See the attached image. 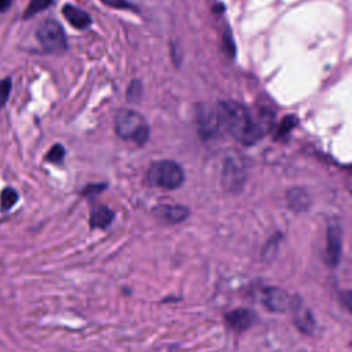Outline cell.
Here are the masks:
<instances>
[{
    "instance_id": "cell-1",
    "label": "cell",
    "mask_w": 352,
    "mask_h": 352,
    "mask_svg": "<svg viewBox=\"0 0 352 352\" xmlns=\"http://www.w3.org/2000/svg\"><path fill=\"white\" fill-rule=\"evenodd\" d=\"M216 110L219 126L231 133L242 144L252 146L261 139V126L253 121L249 110L243 104L235 100H227L221 102Z\"/></svg>"
},
{
    "instance_id": "cell-2",
    "label": "cell",
    "mask_w": 352,
    "mask_h": 352,
    "mask_svg": "<svg viewBox=\"0 0 352 352\" xmlns=\"http://www.w3.org/2000/svg\"><path fill=\"white\" fill-rule=\"evenodd\" d=\"M116 133L124 139L136 144H144L148 139V125L142 114L131 109H121L114 118Z\"/></svg>"
},
{
    "instance_id": "cell-3",
    "label": "cell",
    "mask_w": 352,
    "mask_h": 352,
    "mask_svg": "<svg viewBox=\"0 0 352 352\" xmlns=\"http://www.w3.org/2000/svg\"><path fill=\"white\" fill-rule=\"evenodd\" d=\"M147 177L153 186L165 190H175L182 186L184 180V172L179 164L169 160H164L154 162L150 166Z\"/></svg>"
},
{
    "instance_id": "cell-4",
    "label": "cell",
    "mask_w": 352,
    "mask_h": 352,
    "mask_svg": "<svg viewBox=\"0 0 352 352\" xmlns=\"http://www.w3.org/2000/svg\"><path fill=\"white\" fill-rule=\"evenodd\" d=\"M37 40L47 52H62L67 45L63 28L52 19L44 21L38 26Z\"/></svg>"
},
{
    "instance_id": "cell-5",
    "label": "cell",
    "mask_w": 352,
    "mask_h": 352,
    "mask_svg": "<svg viewBox=\"0 0 352 352\" xmlns=\"http://www.w3.org/2000/svg\"><path fill=\"white\" fill-rule=\"evenodd\" d=\"M246 180V168L242 158L228 157L223 166L221 182L226 190L231 192H238L243 188Z\"/></svg>"
},
{
    "instance_id": "cell-6",
    "label": "cell",
    "mask_w": 352,
    "mask_h": 352,
    "mask_svg": "<svg viewBox=\"0 0 352 352\" xmlns=\"http://www.w3.org/2000/svg\"><path fill=\"white\" fill-rule=\"evenodd\" d=\"M342 252V228L337 219L329 220L326 234V264L330 268H336L341 260Z\"/></svg>"
},
{
    "instance_id": "cell-7",
    "label": "cell",
    "mask_w": 352,
    "mask_h": 352,
    "mask_svg": "<svg viewBox=\"0 0 352 352\" xmlns=\"http://www.w3.org/2000/svg\"><path fill=\"white\" fill-rule=\"evenodd\" d=\"M261 302L271 312H285L290 308L292 297L286 290L278 286H264L260 292Z\"/></svg>"
},
{
    "instance_id": "cell-8",
    "label": "cell",
    "mask_w": 352,
    "mask_h": 352,
    "mask_svg": "<svg viewBox=\"0 0 352 352\" xmlns=\"http://www.w3.org/2000/svg\"><path fill=\"white\" fill-rule=\"evenodd\" d=\"M290 308L293 312V322L294 326L302 333V334H312L316 327V320L312 312L302 304L300 297H293L290 302Z\"/></svg>"
},
{
    "instance_id": "cell-9",
    "label": "cell",
    "mask_w": 352,
    "mask_h": 352,
    "mask_svg": "<svg viewBox=\"0 0 352 352\" xmlns=\"http://www.w3.org/2000/svg\"><path fill=\"white\" fill-rule=\"evenodd\" d=\"M226 323L235 331H245L257 323V314L249 308H236L224 315Z\"/></svg>"
},
{
    "instance_id": "cell-10",
    "label": "cell",
    "mask_w": 352,
    "mask_h": 352,
    "mask_svg": "<svg viewBox=\"0 0 352 352\" xmlns=\"http://www.w3.org/2000/svg\"><path fill=\"white\" fill-rule=\"evenodd\" d=\"M188 209L183 205H158L153 209V214L165 224H177L188 217Z\"/></svg>"
},
{
    "instance_id": "cell-11",
    "label": "cell",
    "mask_w": 352,
    "mask_h": 352,
    "mask_svg": "<svg viewBox=\"0 0 352 352\" xmlns=\"http://www.w3.org/2000/svg\"><path fill=\"white\" fill-rule=\"evenodd\" d=\"M197 121L199 125V132L204 136H212L214 132L220 129L217 110L208 107L205 104H199L197 107Z\"/></svg>"
},
{
    "instance_id": "cell-12",
    "label": "cell",
    "mask_w": 352,
    "mask_h": 352,
    "mask_svg": "<svg viewBox=\"0 0 352 352\" xmlns=\"http://www.w3.org/2000/svg\"><path fill=\"white\" fill-rule=\"evenodd\" d=\"M62 14L67 19V22L77 29H85L91 25V16L81 8H77L72 4H66L62 8Z\"/></svg>"
},
{
    "instance_id": "cell-13",
    "label": "cell",
    "mask_w": 352,
    "mask_h": 352,
    "mask_svg": "<svg viewBox=\"0 0 352 352\" xmlns=\"http://www.w3.org/2000/svg\"><path fill=\"white\" fill-rule=\"evenodd\" d=\"M113 219H114V212L104 205H99L91 210L89 226L91 228L106 230L111 224Z\"/></svg>"
},
{
    "instance_id": "cell-14",
    "label": "cell",
    "mask_w": 352,
    "mask_h": 352,
    "mask_svg": "<svg viewBox=\"0 0 352 352\" xmlns=\"http://www.w3.org/2000/svg\"><path fill=\"white\" fill-rule=\"evenodd\" d=\"M287 204L294 212H304L309 208L311 198H309V194L304 188L296 187V188L289 190Z\"/></svg>"
},
{
    "instance_id": "cell-15",
    "label": "cell",
    "mask_w": 352,
    "mask_h": 352,
    "mask_svg": "<svg viewBox=\"0 0 352 352\" xmlns=\"http://www.w3.org/2000/svg\"><path fill=\"white\" fill-rule=\"evenodd\" d=\"M16 201H18V192L11 187H6L0 194V210L1 212L10 210L16 204Z\"/></svg>"
},
{
    "instance_id": "cell-16",
    "label": "cell",
    "mask_w": 352,
    "mask_h": 352,
    "mask_svg": "<svg viewBox=\"0 0 352 352\" xmlns=\"http://www.w3.org/2000/svg\"><path fill=\"white\" fill-rule=\"evenodd\" d=\"M280 239H282V234L278 232V234H274V235L267 241V243H265L264 248H263V258H264V260L271 261V260L276 256V252H278Z\"/></svg>"
},
{
    "instance_id": "cell-17",
    "label": "cell",
    "mask_w": 352,
    "mask_h": 352,
    "mask_svg": "<svg viewBox=\"0 0 352 352\" xmlns=\"http://www.w3.org/2000/svg\"><path fill=\"white\" fill-rule=\"evenodd\" d=\"M51 3H52V0H30L28 8L23 12V16L30 18V16L36 15L37 12H41L45 8H48L51 6Z\"/></svg>"
},
{
    "instance_id": "cell-18",
    "label": "cell",
    "mask_w": 352,
    "mask_h": 352,
    "mask_svg": "<svg viewBox=\"0 0 352 352\" xmlns=\"http://www.w3.org/2000/svg\"><path fill=\"white\" fill-rule=\"evenodd\" d=\"M65 157V148L62 144H55L51 147V150L47 153V161L52 164H60Z\"/></svg>"
},
{
    "instance_id": "cell-19",
    "label": "cell",
    "mask_w": 352,
    "mask_h": 352,
    "mask_svg": "<svg viewBox=\"0 0 352 352\" xmlns=\"http://www.w3.org/2000/svg\"><path fill=\"white\" fill-rule=\"evenodd\" d=\"M142 84H140V81H138V80H135V81H132L131 82V85H129V88H128V91H126V100L128 102H139L140 100V98H142Z\"/></svg>"
},
{
    "instance_id": "cell-20",
    "label": "cell",
    "mask_w": 352,
    "mask_h": 352,
    "mask_svg": "<svg viewBox=\"0 0 352 352\" xmlns=\"http://www.w3.org/2000/svg\"><path fill=\"white\" fill-rule=\"evenodd\" d=\"M298 121H297V118L296 117H293V116H287L286 118H283V121L280 122V125H279V128H278V133H276V136L278 138H280V136H285L286 133H289L294 126H296V124H297Z\"/></svg>"
},
{
    "instance_id": "cell-21",
    "label": "cell",
    "mask_w": 352,
    "mask_h": 352,
    "mask_svg": "<svg viewBox=\"0 0 352 352\" xmlns=\"http://www.w3.org/2000/svg\"><path fill=\"white\" fill-rule=\"evenodd\" d=\"M10 91H11V80L6 78L0 81V109L6 104L8 96H10Z\"/></svg>"
},
{
    "instance_id": "cell-22",
    "label": "cell",
    "mask_w": 352,
    "mask_h": 352,
    "mask_svg": "<svg viewBox=\"0 0 352 352\" xmlns=\"http://www.w3.org/2000/svg\"><path fill=\"white\" fill-rule=\"evenodd\" d=\"M106 6L114 7V8H122V10H129L132 8V4L128 3L126 0H102Z\"/></svg>"
},
{
    "instance_id": "cell-23",
    "label": "cell",
    "mask_w": 352,
    "mask_h": 352,
    "mask_svg": "<svg viewBox=\"0 0 352 352\" xmlns=\"http://www.w3.org/2000/svg\"><path fill=\"white\" fill-rule=\"evenodd\" d=\"M12 1H14V0H0V12L8 10L10 6L12 4Z\"/></svg>"
},
{
    "instance_id": "cell-24",
    "label": "cell",
    "mask_w": 352,
    "mask_h": 352,
    "mask_svg": "<svg viewBox=\"0 0 352 352\" xmlns=\"http://www.w3.org/2000/svg\"><path fill=\"white\" fill-rule=\"evenodd\" d=\"M104 187H106V186H95V190H96V192H98V191H100V190H102V188H104ZM92 188H94V186H89V187H87V188L84 190V194H85V192H88V195H89V194H91L89 191H91Z\"/></svg>"
},
{
    "instance_id": "cell-25",
    "label": "cell",
    "mask_w": 352,
    "mask_h": 352,
    "mask_svg": "<svg viewBox=\"0 0 352 352\" xmlns=\"http://www.w3.org/2000/svg\"><path fill=\"white\" fill-rule=\"evenodd\" d=\"M301 352H305V351H301Z\"/></svg>"
}]
</instances>
